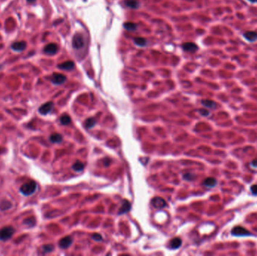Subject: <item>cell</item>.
<instances>
[{"mask_svg": "<svg viewBox=\"0 0 257 256\" xmlns=\"http://www.w3.org/2000/svg\"><path fill=\"white\" fill-rule=\"evenodd\" d=\"M27 1H28L29 2H35V0H27Z\"/></svg>", "mask_w": 257, "mask_h": 256, "instance_id": "cell-32", "label": "cell"}, {"mask_svg": "<svg viewBox=\"0 0 257 256\" xmlns=\"http://www.w3.org/2000/svg\"><path fill=\"white\" fill-rule=\"evenodd\" d=\"M63 139V138L62 135H60V134L59 133H54L53 134V135H50V142L54 143L62 142Z\"/></svg>", "mask_w": 257, "mask_h": 256, "instance_id": "cell-17", "label": "cell"}, {"mask_svg": "<svg viewBox=\"0 0 257 256\" xmlns=\"http://www.w3.org/2000/svg\"><path fill=\"white\" fill-rule=\"evenodd\" d=\"M54 249V246L51 244H47L45 246H43V251H44L45 253H49V252H52Z\"/></svg>", "mask_w": 257, "mask_h": 256, "instance_id": "cell-25", "label": "cell"}, {"mask_svg": "<svg viewBox=\"0 0 257 256\" xmlns=\"http://www.w3.org/2000/svg\"><path fill=\"white\" fill-rule=\"evenodd\" d=\"M72 242H73V239L70 236H66L59 240V246L61 249H67L72 245Z\"/></svg>", "mask_w": 257, "mask_h": 256, "instance_id": "cell-7", "label": "cell"}, {"mask_svg": "<svg viewBox=\"0 0 257 256\" xmlns=\"http://www.w3.org/2000/svg\"><path fill=\"white\" fill-rule=\"evenodd\" d=\"M15 231L14 228L8 226V227H5L0 229V240L5 241L8 240L13 237Z\"/></svg>", "mask_w": 257, "mask_h": 256, "instance_id": "cell-2", "label": "cell"}, {"mask_svg": "<svg viewBox=\"0 0 257 256\" xmlns=\"http://www.w3.org/2000/svg\"><path fill=\"white\" fill-rule=\"evenodd\" d=\"M248 1L251 2H253V3H255V2H257V0H248Z\"/></svg>", "mask_w": 257, "mask_h": 256, "instance_id": "cell-31", "label": "cell"}, {"mask_svg": "<svg viewBox=\"0 0 257 256\" xmlns=\"http://www.w3.org/2000/svg\"><path fill=\"white\" fill-rule=\"evenodd\" d=\"M53 107V103L52 101H49V102L45 103V104H42L41 107L38 109V112L41 114V115H47L50 113L52 110Z\"/></svg>", "mask_w": 257, "mask_h": 256, "instance_id": "cell-6", "label": "cell"}, {"mask_svg": "<svg viewBox=\"0 0 257 256\" xmlns=\"http://www.w3.org/2000/svg\"><path fill=\"white\" fill-rule=\"evenodd\" d=\"M151 204L157 209H162L166 206V202L163 198L156 197L152 199Z\"/></svg>", "mask_w": 257, "mask_h": 256, "instance_id": "cell-8", "label": "cell"}, {"mask_svg": "<svg viewBox=\"0 0 257 256\" xmlns=\"http://www.w3.org/2000/svg\"><path fill=\"white\" fill-rule=\"evenodd\" d=\"M58 68L62 69V70H72L75 68V63L72 61H66L58 65Z\"/></svg>", "mask_w": 257, "mask_h": 256, "instance_id": "cell-12", "label": "cell"}, {"mask_svg": "<svg viewBox=\"0 0 257 256\" xmlns=\"http://www.w3.org/2000/svg\"><path fill=\"white\" fill-rule=\"evenodd\" d=\"M184 179L186 180H189V181H191L195 179V175L191 173H187V174H184Z\"/></svg>", "mask_w": 257, "mask_h": 256, "instance_id": "cell-26", "label": "cell"}, {"mask_svg": "<svg viewBox=\"0 0 257 256\" xmlns=\"http://www.w3.org/2000/svg\"><path fill=\"white\" fill-rule=\"evenodd\" d=\"M251 165L253 168H257V159L253 160V161L252 162Z\"/></svg>", "mask_w": 257, "mask_h": 256, "instance_id": "cell-30", "label": "cell"}, {"mask_svg": "<svg viewBox=\"0 0 257 256\" xmlns=\"http://www.w3.org/2000/svg\"><path fill=\"white\" fill-rule=\"evenodd\" d=\"M181 243H182V240L178 237H176L171 241V247L172 249H178L181 246Z\"/></svg>", "mask_w": 257, "mask_h": 256, "instance_id": "cell-20", "label": "cell"}, {"mask_svg": "<svg viewBox=\"0 0 257 256\" xmlns=\"http://www.w3.org/2000/svg\"><path fill=\"white\" fill-rule=\"evenodd\" d=\"M201 104L204 107H208V108L210 109H215L217 107V103L215 101H211V100H202Z\"/></svg>", "mask_w": 257, "mask_h": 256, "instance_id": "cell-18", "label": "cell"}, {"mask_svg": "<svg viewBox=\"0 0 257 256\" xmlns=\"http://www.w3.org/2000/svg\"><path fill=\"white\" fill-rule=\"evenodd\" d=\"M182 48L184 50L187 52H195L198 50V47L195 43L186 42L182 45Z\"/></svg>", "mask_w": 257, "mask_h": 256, "instance_id": "cell-11", "label": "cell"}, {"mask_svg": "<svg viewBox=\"0 0 257 256\" xmlns=\"http://www.w3.org/2000/svg\"><path fill=\"white\" fill-rule=\"evenodd\" d=\"M96 119L90 117V118L87 119V120H86L85 123H84V126H85L86 129H91V128L94 127V126H96Z\"/></svg>", "mask_w": 257, "mask_h": 256, "instance_id": "cell-19", "label": "cell"}, {"mask_svg": "<svg viewBox=\"0 0 257 256\" xmlns=\"http://www.w3.org/2000/svg\"><path fill=\"white\" fill-rule=\"evenodd\" d=\"M232 234L235 237H247L251 236V233L247 230L246 228L241 227V226H236L232 230Z\"/></svg>", "mask_w": 257, "mask_h": 256, "instance_id": "cell-4", "label": "cell"}, {"mask_svg": "<svg viewBox=\"0 0 257 256\" xmlns=\"http://www.w3.org/2000/svg\"><path fill=\"white\" fill-rule=\"evenodd\" d=\"M198 111L201 114V115L204 116V117H207L210 114V112L206 110V109H200V110H198Z\"/></svg>", "mask_w": 257, "mask_h": 256, "instance_id": "cell-28", "label": "cell"}, {"mask_svg": "<svg viewBox=\"0 0 257 256\" xmlns=\"http://www.w3.org/2000/svg\"><path fill=\"white\" fill-rule=\"evenodd\" d=\"M72 168L76 172H80V171H82L84 168V165L81 162H76L75 164L72 165Z\"/></svg>", "mask_w": 257, "mask_h": 256, "instance_id": "cell-23", "label": "cell"}, {"mask_svg": "<svg viewBox=\"0 0 257 256\" xmlns=\"http://www.w3.org/2000/svg\"><path fill=\"white\" fill-rule=\"evenodd\" d=\"M124 28L130 32H133L137 29V24L132 22H127L124 24Z\"/></svg>", "mask_w": 257, "mask_h": 256, "instance_id": "cell-22", "label": "cell"}, {"mask_svg": "<svg viewBox=\"0 0 257 256\" xmlns=\"http://www.w3.org/2000/svg\"><path fill=\"white\" fill-rule=\"evenodd\" d=\"M130 209H131L130 202L128 201V200H124V203H123L122 206H121V208L120 209L118 213H119V215L127 213V212H129V211L130 210Z\"/></svg>", "mask_w": 257, "mask_h": 256, "instance_id": "cell-15", "label": "cell"}, {"mask_svg": "<svg viewBox=\"0 0 257 256\" xmlns=\"http://www.w3.org/2000/svg\"><path fill=\"white\" fill-rule=\"evenodd\" d=\"M92 238H93L94 240H96V241H101V240H102V237H101V235H100V234H93V235H92Z\"/></svg>", "mask_w": 257, "mask_h": 256, "instance_id": "cell-27", "label": "cell"}, {"mask_svg": "<svg viewBox=\"0 0 257 256\" xmlns=\"http://www.w3.org/2000/svg\"><path fill=\"white\" fill-rule=\"evenodd\" d=\"M124 5L129 8L132 9H137L140 5L139 2L137 0H125Z\"/></svg>", "mask_w": 257, "mask_h": 256, "instance_id": "cell-16", "label": "cell"}, {"mask_svg": "<svg viewBox=\"0 0 257 256\" xmlns=\"http://www.w3.org/2000/svg\"><path fill=\"white\" fill-rule=\"evenodd\" d=\"M71 123V117L67 114H63L60 117V123L64 126L69 125Z\"/></svg>", "mask_w": 257, "mask_h": 256, "instance_id": "cell-24", "label": "cell"}, {"mask_svg": "<svg viewBox=\"0 0 257 256\" xmlns=\"http://www.w3.org/2000/svg\"><path fill=\"white\" fill-rule=\"evenodd\" d=\"M244 37L248 41L253 42V41L257 40V33L256 32L248 31V32H246L245 33H244Z\"/></svg>", "mask_w": 257, "mask_h": 256, "instance_id": "cell-13", "label": "cell"}, {"mask_svg": "<svg viewBox=\"0 0 257 256\" xmlns=\"http://www.w3.org/2000/svg\"><path fill=\"white\" fill-rule=\"evenodd\" d=\"M37 189V183L34 180H30V181L24 183L20 189L21 193L25 196H30L35 193Z\"/></svg>", "mask_w": 257, "mask_h": 256, "instance_id": "cell-1", "label": "cell"}, {"mask_svg": "<svg viewBox=\"0 0 257 256\" xmlns=\"http://www.w3.org/2000/svg\"><path fill=\"white\" fill-rule=\"evenodd\" d=\"M217 181L216 179L213 178V177H207L203 182V185L207 188L214 187L217 186Z\"/></svg>", "mask_w": 257, "mask_h": 256, "instance_id": "cell-14", "label": "cell"}, {"mask_svg": "<svg viewBox=\"0 0 257 256\" xmlns=\"http://www.w3.org/2000/svg\"><path fill=\"white\" fill-rule=\"evenodd\" d=\"M134 42L136 45L139 46V47H144L147 44V41H146L145 38H141V37H137L134 39Z\"/></svg>", "mask_w": 257, "mask_h": 256, "instance_id": "cell-21", "label": "cell"}, {"mask_svg": "<svg viewBox=\"0 0 257 256\" xmlns=\"http://www.w3.org/2000/svg\"><path fill=\"white\" fill-rule=\"evenodd\" d=\"M66 77L64 75H63V74L54 73L52 75L51 81L55 85H61V84L66 82Z\"/></svg>", "mask_w": 257, "mask_h": 256, "instance_id": "cell-5", "label": "cell"}, {"mask_svg": "<svg viewBox=\"0 0 257 256\" xmlns=\"http://www.w3.org/2000/svg\"><path fill=\"white\" fill-rule=\"evenodd\" d=\"M84 46V39L82 35L78 33L74 35L72 38V47L76 50L81 49Z\"/></svg>", "mask_w": 257, "mask_h": 256, "instance_id": "cell-3", "label": "cell"}, {"mask_svg": "<svg viewBox=\"0 0 257 256\" xmlns=\"http://www.w3.org/2000/svg\"><path fill=\"white\" fill-rule=\"evenodd\" d=\"M250 190H251L252 194L253 195H257V185H253L250 187Z\"/></svg>", "mask_w": 257, "mask_h": 256, "instance_id": "cell-29", "label": "cell"}, {"mask_svg": "<svg viewBox=\"0 0 257 256\" xmlns=\"http://www.w3.org/2000/svg\"><path fill=\"white\" fill-rule=\"evenodd\" d=\"M58 47L56 46V44H49L45 46L44 49V51L45 52V53L48 55H53L57 52Z\"/></svg>", "mask_w": 257, "mask_h": 256, "instance_id": "cell-10", "label": "cell"}, {"mask_svg": "<svg viewBox=\"0 0 257 256\" xmlns=\"http://www.w3.org/2000/svg\"><path fill=\"white\" fill-rule=\"evenodd\" d=\"M27 47V43L26 41H18V42L14 43L11 45V49L12 50H15V51L18 52H21L24 51V50Z\"/></svg>", "mask_w": 257, "mask_h": 256, "instance_id": "cell-9", "label": "cell"}]
</instances>
